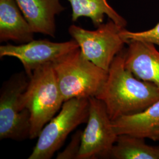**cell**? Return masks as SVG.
<instances>
[{"label": "cell", "mask_w": 159, "mask_h": 159, "mask_svg": "<svg viewBox=\"0 0 159 159\" xmlns=\"http://www.w3.org/2000/svg\"><path fill=\"white\" fill-rule=\"evenodd\" d=\"M74 39L56 43L47 40H32L20 45L6 44L0 46V57H14L23 64L29 77L37 68L52 63L68 52L79 48Z\"/></svg>", "instance_id": "obj_8"}, {"label": "cell", "mask_w": 159, "mask_h": 159, "mask_svg": "<svg viewBox=\"0 0 159 159\" xmlns=\"http://www.w3.org/2000/svg\"><path fill=\"white\" fill-rule=\"evenodd\" d=\"M30 77L24 71L14 74L2 85L0 92V139L22 141L30 139V113L21 98Z\"/></svg>", "instance_id": "obj_5"}, {"label": "cell", "mask_w": 159, "mask_h": 159, "mask_svg": "<svg viewBox=\"0 0 159 159\" xmlns=\"http://www.w3.org/2000/svg\"><path fill=\"white\" fill-rule=\"evenodd\" d=\"M125 50L114 58L108 77L96 98L104 102L112 121L141 112L159 100V89L137 79L125 66Z\"/></svg>", "instance_id": "obj_1"}, {"label": "cell", "mask_w": 159, "mask_h": 159, "mask_svg": "<svg viewBox=\"0 0 159 159\" xmlns=\"http://www.w3.org/2000/svg\"><path fill=\"white\" fill-rule=\"evenodd\" d=\"M114 159H159V146L147 144L144 139L119 135L110 154Z\"/></svg>", "instance_id": "obj_14"}, {"label": "cell", "mask_w": 159, "mask_h": 159, "mask_svg": "<svg viewBox=\"0 0 159 159\" xmlns=\"http://www.w3.org/2000/svg\"><path fill=\"white\" fill-rule=\"evenodd\" d=\"M83 131H77L72 137L70 142L62 152L58 154L57 159H78L81 143Z\"/></svg>", "instance_id": "obj_16"}, {"label": "cell", "mask_w": 159, "mask_h": 159, "mask_svg": "<svg viewBox=\"0 0 159 159\" xmlns=\"http://www.w3.org/2000/svg\"><path fill=\"white\" fill-rule=\"evenodd\" d=\"M116 133L159 140V100L141 112L112 121Z\"/></svg>", "instance_id": "obj_11"}, {"label": "cell", "mask_w": 159, "mask_h": 159, "mask_svg": "<svg viewBox=\"0 0 159 159\" xmlns=\"http://www.w3.org/2000/svg\"><path fill=\"white\" fill-rule=\"evenodd\" d=\"M89 101V116L82 133L78 159L109 158L118 135L104 102L96 97L90 98Z\"/></svg>", "instance_id": "obj_7"}, {"label": "cell", "mask_w": 159, "mask_h": 159, "mask_svg": "<svg viewBox=\"0 0 159 159\" xmlns=\"http://www.w3.org/2000/svg\"><path fill=\"white\" fill-rule=\"evenodd\" d=\"M122 28L111 20L95 30H88L75 25L68 28V33L79 45L84 57L98 67L108 71L116 56L126 44L120 35Z\"/></svg>", "instance_id": "obj_6"}, {"label": "cell", "mask_w": 159, "mask_h": 159, "mask_svg": "<svg viewBox=\"0 0 159 159\" xmlns=\"http://www.w3.org/2000/svg\"><path fill=\"white\" fill-rule=\"evenodd\" d=\"M120 35L126 44L130 40H141L159 46V22L154 27L148 30L133 32L123 29Z\"/></svg>", "instance_id": "obj_15"}, {"label": "cell", "mask_w": 159, "mask_h": 159, "mask_svg": "<svg viewBox=\"0 0 159 159\" xmlns=\"http://www.w3.org/2000/svg\"><path fill=\"white\" fill-rule=\"evenodd\" d=\"M127 44L125 68L137 79L159 89V51L155 44L141 40H130Z\"/></svg>", "instance_id": "obj_9"}, {"label": "cell", "mask_w": 159, "mask_h": 159, "mask_svg": "<svg viewBox=\"0 0 159 159\" xmlns=\"http://www.w3.org/2000/svg\"><path fill=\"white\" fill-rule=\"evenodd\" d=\"M34 33L55 37L56 16L65 10L60 0H16Z\"/></svg>", "instance_id": "obj_10"}, {"label": "cell", "mask_w": 159, "mask_h": 159, "mask_svg": "<svg viewBox=\"0 0 159 159\" xmlns=\"http://www.w3.org/2000/svg\"><path fill=\"white\" fill-rule=\"evenodd\" d=\"M34 31L16 0H0V41L20 44L34 40Z\"/></svg>", "instance_id": "obj_12"}, {"label": "cell", "mask_w": 159, "mask_h": 159, "mask_svg": "<svg viewBox=\"0 0 159 159\" xmlns=\"http://www.w3.org/2000/svg\"><path fill=\"white\" fill-rule=\"evenodd\" d=\"M52 64L64 102L96 97L108 77V71L87 59L80 48Z\"/></svg>", "instance_id": "obj_2"}, {"label": "cell", "mask_w": 159, "mask_h": 159, "mask_svg": "<svg viewBox=\"0 0 159 159\" xmlns=\"http://www.w3.org/2000/svg\"><path fill=\"white\" fill-rule=\"evenodd\" d=\"M89 98H72L63 103L58 113L46 125L29 159H50L63 146L69 134L79 125L87 123Z\"/></svg>", "instance_id": "obj_4"}, {"label": "cell", "mask_w": 159, "mask_h": 159, "mask_svg": "<svg viewBox=\"0 0 159 159\" xmlns=\"http://www.w3.org/2000/svg\"><path fill=\"white\" fill-rule=\"evenodd\" d=\"M21 102L30 113V139L38 138L43 127L59 112L64 102L52 63L34 70Z\"/></svg>", "instance_id": "obj_3"}, {"label": "cell", "mask_w": 159, "mask_h": 159, "mask_svg": "<svg viewBox=\"0 0 159 159\" xmlns=\"http://www.w3.org/2000/svg\"><path fill=\"white\" fill-rule=\"evenodd\" d=\"M71 7V20L77 21L80 17H88L97 28L103 23L105 16L122 28H125L127 23L108 4L107 0H67Z\"/></svg>", "instance_id": "obj_13"}]
</instances>
